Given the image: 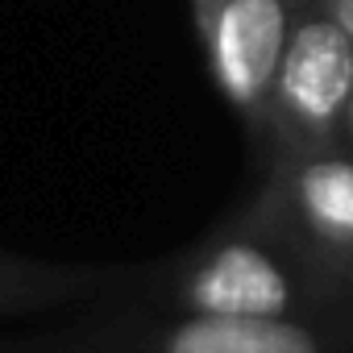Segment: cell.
Segmentation results:
<instances>
[{"label":"cell","mask_w":353,"mask_h":353,"mask_svg":"<svg viewBox=\"0 0 353 353\" xmlns=\"http://www.w3.org/2000/svg\"><path fill=\"white\" fill-rule=\"evenodd\" d=\"M250 204L299 254L353 291V158L345 150L270 158Z\"/></svg>","instance_id":"4"},{"label":"cell","mask_w":353,"mask_h":353,"mask_svg":"<svg viewBox=\"0 0 353 353\" xmlns=\"http://www.w3.org/2000/svg\"><path fill=\"white\" fill-rule=\"evenodd\" d=\"M312 5H316L324 17H332V21L353 38V0H312Z\"/></svg>","instance_id":"7"},{"label":"cell","mask_w":353,"mask_h":353,"mask_svg":"<svg viewBox=\"0 0 353 353\" xmlns=\"http://www.w3.org/2000/svg\"><path fill=\"white\" fill-rule=\"evenodd\" d=\"M349 96H353V38L307 0L266 100V121L258 137L266 162L336 150Z\"/></svg>","instance_id":"3"},{"label":"cell","mask_w":353,"mask_h":353,"mask_svg":"<svg viewBox=\"0 0 353 353\" xmlns=\"http://www.w3.org/2000/svg\"><path fill=\"white\" fill-rule=\"evenodd\" d=\"M307 0H192L196 34L216 92L258 145L266 100Z\"/></svg>","instance_id":"5"},{"label":"cell","mask_w":353,"mask_h":353,"mask_svg":"<svg viewBox=\"0 0 353 353\" xmlns=\"http://www.w3.org/2000/svg\"><path fill=\"white\" fill-rule=\"evenodd\" d=\"M117 307L54 332L5 336L0 353H353V320H229Z\"/></svg>","instance_id":"2"},{"label":"cell","mask_w":353,"mask_h":353,"mask_svg":"<svg viewBox=\"0 0 353 353\" xmlns=\"http://www.w3.org/2000/svg\"><path fill=\"white\" fill-rule=\"evenodd\" d=\"M137 266H67L0 250V320H21L71 303H125Z\"/></svg>","instance_id":"6"},{"label":"cell","mask_w":353,"mask_h":353,"mask_svg":"<svg viewBox=\"0 0 353 353\" xmlns=\"http://www.w3.org/2000/svg\"><path fill=\"white\" fill-rule=\"evenodd\" d=\"M336 150H345L353 158V96H349V108H345V125H341V145Z\"/></svg>","instance_id":"8"},{"label":"cell","mask_w":353,"mask_h":353,"mask_svg":"<svg viewBox=\"0 0 353 353\" xmlns=\"http://www.w3.org/2000/svg\"><path fill=\"white\" fill-rule=\"evenodd\" d=\"M125 307L229 320H353V291L245 204L192 250L137 266Z\"/></svg>","instance_id":"1"}]
</instances>
